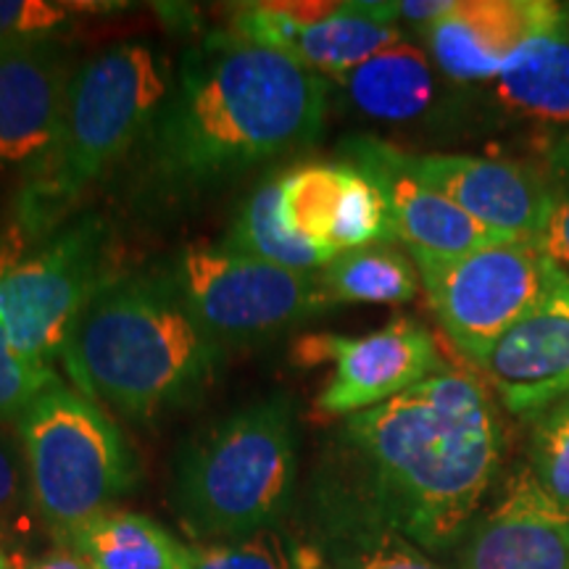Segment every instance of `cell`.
I'll use <instances>...</instances> for the list:
<instances>
[{
	"label": "cell",
	"mask_w": 569,
	"mask_h": 569,
	"mask_svg": "<svg viewBox=\"0 0 569 569\" xmlns=\"http://www.w3.org/2000/svg\"><path fill=\"white\" fill-rule=\"evenodd\" d=\"M532 240L561 272L569 274V190L557 188L549 219H546L543 230Z\"/></svg>",
	"instance_id": "31"
},
{
	"label": "cell",
	"mask_w": 569,
	"mask_h": 569,
	"mask_svg": "<svg viewBox=\"0 0 569 569\" xmlns=\"http://www.w3.org/2000/svg\"><path fill=\"white\" fill-rule=\"evenodd\" d=\"M59 380L51 367H40L27 359L11 343L9 332L0 322V422L19 419L42 390Z\"/></svg>",
	"instance_id": "28"
},
{
	"label": "cell",
	"mask_w": 569,
	"mask_h": 569,
	"mask_svg": "<svg viewBox=\"0 0 569 569\" xmlns=\"http://www.w3.org/2000/svg\"><path fill=\"white\" fill-rule=\"evenodd\" d=\"M377 243H393L386 196L361 169L346 163V180L343 193H340L332 246L340 256Z\"/></svg>",
	"instance_id": "25"
},
{
	"label": "cell",
	"mask_w": 569,
	"mask_h": 569,
	"mask_svg": "<svg viewBox=\"0 0 569 569\" xmlns=\"http://www.w3.org/2000/svg\"><path fill=\"white\" fill-rule=\"evenodd\" d=\"M501 453L488 390L453 369L427 377L340 422L311 482V543L396 532L422 551H451L478 519Z\"/></svg>",
	"instance_id": "1"
},
{
	"label": "cell",
	"mask_w": 569,
	"mask_h": 569,
	"mask_svg": "<svg viewBox=\"0 0 569 569\" xmlns=\"http://www.w3.org/2000/svg\"><path fill=\"white\" fill-rule=\"evenodd\" d=\"M0 569H13V567H11V561L6 559V553H3V551H0Z\"/></svg>",
	"instance_id": "35"
},
{
	"label": "cell",
	"mask_w": 569,
	"mask_h": 569,
	"mask_svg": "<svg viewBox=\"0 0 569 569\" xmlns=\"http://www.w3.org/2000/svg\"><path fill=\"white\" fill-rule=\"evenodd\" d=\"M193 569H325V557L311 540L277 525L246 538L193 546Z\"/></svg>",
	"instance_id": "24"
},
{
	"label": "cell",
	"mask_w": 569,
	"mask_h": 569,
	"mask_svg": "<svg viewBox=\"0 0 569 569\" xmlns=\"http://www.w3.org/2000/svg\"><path fill=\"white\" fill-rule=\"evenodd\" d=\"M348 101L377 122H415L436 98L430 61L409 42H396L372 59L338 77Z\"/></svg>",
	"instance_id": "20"
},
{
	"label": "cell",
	"mask_w": 569,
	"mask_h": 569,
	"mask_svg": "<svg viewBox=\"0 0 569 569\" xmlns=\"http://www.w3.org/2000/svg\"><path fill=\"white\" fill-rule=\"evenodd\" d=\"M330 82L269 48L222 34L184 56L146 134L167 188H203L317 142Z\"/></svg>",
	"instance_id": "2"
},
{
	"label": "cell",
	"mask_w": 569,
	"mask_h": 569,
	"mask_svg": "<svg viewBox=\"0 0 569 569\" xmlns=\"http://www.w3.org/2000/svg\"><path fill=\"white\" fill-rule=\"evenodd\" d=\"M398 3H246L230 38L269 48L322 77H343L401 42Z\"/></svg>",
	"instance_id": "10"
},
{
	"label": "cell",
	"mask_w": 569,
	"mask_h": 569,
	"mask_svg": "<svg viewBox=\"0 0 569 569\" xmlns=\"http://www.w3.org/2000/svg\"><path fill=\"white\" fill-rule=\"evenodd\" d=\"M546 159H549L551 174L559 180V188L569 190V130L561 132L559 138L551 142Z\"/></svg>",
	"instance_id": "33"
},
{
	"label": "cell",
	"mask_w": 569,
	"mask_h": 569,
	"mask_svg": "<svg viewBox=\"0 0 569 569\" xmlns=\"http://www.w3.org/2000/svg\"><path fill=\"white\" fill-rule=\"evenodd\" d=\"M222 246L282 269H296V272H322L332 261L319 248L298 243L280 230L277 224V180H269L253 190L234 217L232 230Z\"/></svg>",
	"instance_id": "23"
},
{
	"label": "cell",
	"mask_w": 569,
	"mask_h": 569,
	"mask_svg": "<svg viewBox=\"0 0 569 569\" xmlns=\"http://www.w3.org/2000/svg\"><path fill=\"white\" fill-rule=\"evenodd\" d=\"M457 0H401L398 3V19L417 21V24H425V30L430 24L443 17V13L451 11V6Z\"/></svg>",
	"instance_id": "32"
},
{
	"label": "cell",
	"mask_w": 569,
	"mask_h": 569,
	"mask_svg": "<svg viewBox=\"0 0 569 569\" xmlns=\"http://www.w3.org/2000/svg\"><path fill=\"white\" fill-rule=\"evenodd\" d=\"M319 274L332 303H407L419 290L415 261L388 243L340 253Z\"/></svg>",
	"instance_id": "22"
},
{
	"label": "cell",
	"mask_w": 569,
	"mask_h": 569,
	"mask_svg": "<svg viewBox=\"0 0 569 569\" xmlns=\"http://www.w3.org/2000/svg\"><path fill=\"white\" fill-rule=\"evenodd\" d=\"M459 569H569V509L540 488L530 465H519L493 507L469 525Z\"/></svg>",
	"instance_id": "14"
},
{
	"label": "cell",
	"mask_w": 569,
	"mask_h": 569,
	"mask_svg": "<svg viewBox=\"0 0 569 569\" xmlns=\"http://www.w3.org/2000/svg\"><path fill=\"white\" fill-rule=\"evenodd\" d=\"M493 101L507 113L569 130V6H557L511 67L493 80Z\"/></svg>",
	"instance_id": "18"
},
{
	"label": "cell",
	"mask_w": 569,
	"mask_h": 569,
	"mask_svg": "<svg viewBox=\"0 0 569 569\" xmlns=\"http://www.w3.org/2000/svg\"><path fill=\"white\" fill-rule=\"evenodd\" d=\"M296 482L293 403L277 396L219 419L180 448L172 507L190 536L222 543L277 528Z\"/></svg>",
	"instance_id": "5"
},
{
	"label": "cell",
	"mask_w": 569,
	"mask_h": 569,
	"mask_svg": "<svg viewBox=\"0 0 569 569\" xmlns=\"http://www.w3.org/2000/svg\"><path fill=\"white\" fill-rule=\"evenodd\" d=\"M109 282V230L82 217L0 277V322L27 359L51 367L77 317Z\"/></svg>",
	"instance_id": "9"
},
{
	"label": "cell",
	"mask_w": 569,
	"mask_h": 569,
	"mask_svg": "<svg viewBox=\"0 0 569 569\" xmlns=\"http://www.w3.org/2000/svg\"><path fill=\"white\" fill-rule=\"evenodd\" d=\"M530 469L540 488L569 509V396L536 419Z\"/></svg>",
	"instance_id": "27"
},
{
	"label": "cell",
	"mask_w": 569,
	"mask_h": 569,
	"mask_svg": "<svg viewBox=\"0 0 569 569\" xmlns=\"http://www.w3.org/2000/svg\"><path fill=\"white\" fill-rule=\"evenodd\" d=\"M346 163L361 169L382 190L393 240L409 248L411 259H457L507 240V234L488 230L443 193L398 169L390 161L386 142H348Z\"/></svg>",
	"instance_id": "16"
},
{
	"label": "cell",
	"mask_w": 569,
	"mask_h": 569,
	"mask_svg": "<svg viewBox=\"0 0 569 569\" xmlns=\"http://www.w3.org/2000/svg\"><path fill=\"white\" fill-rule=\"evenodd\" d=\"M298 353L306 365L332 361L317 409L340 419L380 407L446 369L432 332L407 317L361 338L309 336L298 343Z\"/></svg>",
	"instance_id": "11"
},
{
	"label": "cell",
	"mask_w": 569,
	"mask_h": 569,
	"mask_svg": "<svg viewBox=\"0 0 569 569\" xmlns=\"http://www.w3.org/2000/svg\"><path fill=\"white\" fill-rule=\"evenodd\" d=\"M390 161L427 188L443 193L488 230L507 238H536L549 219L557 188L536 169L509 159L467 153H403L388 146Z\"/></svg>",
	"instance_id": "12"
},
{
	"label": "cell",
	"mask_w": 569,
	"mask_h": 569,
	"mask_svg": "<svg viewBox=\"0 0 569 569\" xmlns=\"http://www.w3.org/2000/svg\"><path fill=\"white\" fill-rule=\"evenodd\" d=\"M30 569H92V567L80 557V553L59 546L56 551L46 553V557H40L34 565H30Z\"/></svg>",
	"instance_id": "34"
},
{
	"label": "cell",
	"mask_w": 569,
	"mask_h": 569,
	"mask_svg": "<svg viewBox=\"0 0 569 569\" xmlns=\"http://www.w3.org/2000/svg\"><path fill=\"white\" fill-rule=\"evenodd\" d=\"M411 261L448 340L472 365L486 359L561 274L530 238H507L457 259Z\"/></svg>",
	"instance_id": "7"
},
{
	"label": "cell",
	"mask_w": 569,
	"mask_h": 569,
	"mask_svg": "<svg viewBox=\"0 0 569 569\" xmlns=\"http://www.w3.org/2000/svg\"><path fill=\"white\" fill-rule=\"evenodd\" d=\"M169 280L219 343L272 338L330 306L322 274L282 269L219 246H188Z\"/></svg>",
	"instance_id": "8"
},
{
	"label": "cell",
	"mask_w": 569,
	"mask_h": 569,
	"mask_svg": "<svg viewBox=\"0 0 569 569\" xmlns=\"http://www.w3.org/2000/svg\"><path fill=\"white\" fill-rule=\"evenodd\" d=\"M69 19L67 6L48 0H0V51L24 42L56 38Z\"/></svg>",
	"instance_id": "30"
},
{
	"label": "cell",
	"mask_w": 569,
	"mask_h": 569,
	"mask_svg": "<svg viewBox=\"0 0 569 569\" xmlns=\"http://www.w3.org/2000/svg\"><path fill=\"white\" fill-rule=\"evenodd\" d=\"M17 430L32 509L59 546L92 517L111 511L138 480V459L119 425L61 380L21 411Z\"/></svg>",
	"instance_id": "6"
},
{
	"label": "cell",
	"mask_w": 569,
	"mask_h": 569,
	"mask_svg": "<svg viewBox=\"0 0 569 569\" xmlns=\"http://www.w3.org/2000/svg\"><path fill=\"white\" fill-rule=\"evenodd\" d=\"M346 163H306L277 177V224L298 243L336 259L332 246Z\"/></svg>",
	"instance_id": "21"
},
{
	"label": "cell",
	"mask_w": 569,
	"mask_h": 569,
	"mask_svg": "<svg viewBox=\"0 0 569 569\" xmlns=\"http://www.w3.org/2000/svg\"><path fill=\"white\" fill-rule=\"evenodd\" d=\"M325 557V569H440L396 532H365L317 546Z\"/></svg>",
	"instance_id": "26"
},
{
	"label": "cell",
	"mask_w": 569,
	"mask_h": 569,
	"mask_svg": "<svg viewBox=\"0 0 569 569\" xmlns=\"http://www.w3.org/2000/svg\"><path fill=\"white\" fill-rule=\"evenodd\" d=\"M59 359L92 403L148 419L209 386L222 343L198 322L169 274L124 277L84 306Z\"/></svg>",
	"instance_id": "3"
},
{
	"label": "cell",
	"mask_w": 569,
	"mask_h": 569,
	"mask_svg": "<svg viewBox=\"0 0 569 569\" xmlns=\"http://www.w3.org/2000/svg\"><path fill=\"white\" fill-rule=\"evenodd\" d=\"M172 77L146 42H122L90 56L71 77L61 134L30 169L19 196V224L51 232L101 177L151 130Z\"/></svg>",
	"instance_id": "4"
},
{
	"label": "cell",
	"mask_w": 569,
	"mask_h": 569,
	"mask_svg": "<svg viewBox=\"0 0 569 569\" xmlns=\"http://www.w3.org/2000/svg\"><path fill=\"white\" fill-rule=\"evenodd\" d=\"M32 503L24 446L11 422H0V536H11Z\"/></svg>",
	"instance_id": "29"
},
{
	"label": "cell",
	"mask_w": 569,
	"mask_h": 569,
	"mask_svg": "<svg viewBox=\"0 0 569 569\" xmlns=\"http://www.w3.org/2000/svg\"><path fill=\"white\" fill-rule=\"evenodd\" d=\"M71 549L92 569H193V546L138 511L111 509L71 532Z\"/></svg>",
	"instance_id": "19"
},
{
	"label": "cell",
	"mask_w": 569,
	"mask_h": 569,
	"mask_svg": "<svg viewBox=\"0 0 569 569\" xmlns=\"http://www.w3.org/2000/svg\"><path fill=\"white\" fill-rule=\"evenodd\" d=\"M71 69L56 38L0 51V167L32 169L61 134Z\"/></svg>",
	"instance_id": "15"
},
{
	"label": "cell",
	"mask_w": 569,
	"mask_h": 569,
	"mask_svg": "<svg viewBox=\"0 0 569 569\" xmlns=\"http://www.w3.org/2000/svg\"><path fill=\"white\" fill-rule=\"evenodd\" d=\"M551 0H457L425 30L432 59L457 82L498 80L553 17Z\"/></svg>",
	"instance_id": "17"
},
{
	"label": "cell",
	"mask_w": 569,
	"mask_h": 569,
	"mask_svg": "<svg viewBox=\"0 0 569 569\" xmlns=\"http://www.w3.org/2000/svg\"><path fill=\"white\" fill-rule=\"evenodd\" d=\"M509 415L538 419L569 396V274L496 340L478 365Z\"/></svg>",
	"instance_id": "13"
}]
</instances>
